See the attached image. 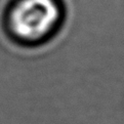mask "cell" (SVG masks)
<instances>
[{
	"instance_id": "6da1fadb",
	"label": "cell",
	"mask_w": 124,
	"mask_h": 124,
	"mask_svg": "<svg viewBox=\"0 0 124 124\" xmlns=\"http://www.w3.org/2000/svg\"><path fill=\"white\" fill-rule=\"evenodd\" d=\"M59 17L54 0H23L12 14V25L20 36L34 39L49 30Z\"/></svg>"
}]
</instances>
